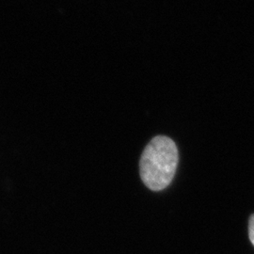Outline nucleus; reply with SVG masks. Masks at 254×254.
Segmentation results:
<instances>
[{
	"instance_id": "nucleus-1",
	"label": "nucleus",
	"mask_w": 254,
	"mask_h": 254,
	"mask_svg": "<svg viewBox=\"0 0 254 254\" xmlns=\"http://www.w3.org/2000/svg\"><path fill=\"white\" fill-rule=\"evenodd\" d=\"M178 165V149L172 138L154 137L140 157L141 180L151 190H165L173 181Z\"/></svg>"
},
{
	"instance_id": "nucleus-2",
	"label": "nucleus",
	"mask_w": 254,
	"mask_h": 254,
	"mask_svg": "<svg viewBox=\"0 0 254 254\" xmlns=\"http://www.w3.org/2000/svg\"><path fill=\"white\" fill-rule=\"evenodd\" d=\"M249 236L253 245L254 246V214L251 216L249 221Z\"/></svg>"
}]
</instances>
